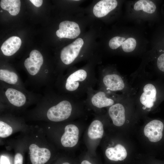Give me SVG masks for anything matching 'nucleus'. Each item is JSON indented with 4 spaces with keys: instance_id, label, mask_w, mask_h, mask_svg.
<instances>
[{
    "instance_id": "nucleus-1",
    "label": "nucleus",
    "mask_w": 164,
    "mask_h": 164,
    "mask_svg": "<svg viewBox=\"0 0 164 164\" xmlns=\"http://www.w3.org/2000/svg\"><path fill=\"white\" fill-rule=\"evenodd\" d=\"M72 111V106L70 102L63 100L50 108L47 111V116L51 121H60L68 118Z\"/></svg>"
},
{
    "instance_id": "nucleus-2",
    "label": "nucleus",
    "mask_w": 164,
    "mask_h": 164,
    "mask_svg": "<svg viewBox=\"0 0 164 164\" xmlns=\"http://www.w3.org/2000/svg\"><path fill=\"white\" fill-rule=\"evenodd\" d=\"M90 74L84 69H79L70 74L65 84L66 89L70 92H77L89 80Z\"/></svg>"
},
{
    "instance_id": "nucleus-3",
    "label": "nucleus",
    "mask_w": 164,
    "mask_h": 164,
    "mask_svg": "<svg viewBox=\"0 0 164 164\" xmlns=\"http://www.w3.org/2000/svg\"><path fill=\"white\" fill-rule=\"evenodd\" d=\"M83 44V39L78 38L64 47L60 54V58L62 61L66 65H69L73 63L78 56Z\"/></svg>"
},
{
    "instance_id": "nucleus-4",
    "label": "nucleus",
    "mask_w": 164,
    "mask_h": 164,
    "mask_svg": "<svg viewBox=\"0 0 164 164\" xmlns=\"http://www.w3.org/2000/svg\"><path fill=\"white\" fill-rule=\"evenodd\" d=\"M164 127L163 123L162 121L159 120H154L145 126L144 134L151 142H158L162 137Z\"/></svg>"
},
{
    "instance_id": "nucleus-5",
    "label": "nucleus",
    "mask_w": 164,
    "mask_h": 164,
    "mask_svg": "<svg viewBox=\"0 0 164 164\" xmlns=\"http://www.w3.org/2000/svg\"><path fill=\"white\" fill-rule=\"evenodd\" d=\"M80 33L77 23L73 21H64L60 23L59 29L56 31V34L59 38L73 39L77 37Z\"/></svg>"
},
{
    "instance_id": "nucleus-6",
    "label": "nucleus",
    "mask_w": 164,
    "mask_h": 164,
    "mask_svg": "<svg viewBox=\"0 0 164 164\" xmlns=\"http://www.w3.org/2000/svg\"><path fill=\"white\" fill-rule=\"evenodd\" d=\"M43 61V56L38 50H32L29 57L24 63V66L29 73L31 75H36L39 71Z\"/></svg>"
},
{
    "instance_id": "nucleus-7",
    "label": "nucleus",
    "mask_w": 164,
    "mask_h": 164,
    "mask_svg": "<svg viewBox=\"0 0 164 164\" xmlns=\"http://www.w3.org/2000/svg\"><path fill=\"white\" fill-rule=\"evenodd\" d=\"M30 159L32 164H44L50 159L51 153L49 149L40 148L34 144L29 147Z\"/></svg>"
},
{
    "instance_id": "nucleus-8",
    "label": "nucleus",
    "mask_w": 164,
    "mask_h": 164,
    "mask_svg": "<svg viewBox=\"0 0 164 164\" xmlns=\"http://www.w3.org/2000/svg\"><path fill=\"white\" fill-rule=\"evenodd\" d=\"M64 130V133L61 139L62 145L66 147L74 146L78 141V128L74 125L69 124L65 127Z\"/></svg>"
},
{
    "instance_id": "nucleus-9",
    "label": "nucleus",
    "mask_w": 164,
    "mask_h": 164,
    "mask_svg": "<svg viewBox=\"0 0 164 164\" xmlns=\"http://www.w3.org/2000/svg\"><path fill=\"white\" fill-rule=\"evenodd\" d=\"M143 91L140 98V102L146 108H151L157 99L158 93L157 89L153 84H148L144 86Z\"/></svg>"
},
{
    "instance_id": "nucleus-10",
    "label": "nucleus",
    "mask_w": 164,
    "mask_h": 164,
    "mask_svg": "<svg viewBox=\"0 0 164 164\" xmlns=\"http://www.w3.org/2000/svg\"><path fill=\"white\" fill-rule=\"evenodd\" d=\"M102 81L106 88L111 91H121L125 86L122 79L117 74L106 75L103 77Z\"/></svg>"
},
{
    "instance_id": "nucleus-11",
    "label": "nucleus",
    "mask_w": 164,
    "mask_h": 164,
    "mask_svg": "<svg viewBox=\"0 0 164 164\" xmlns=\"http://www.w3.org/2000/svg\"><path fill=\"white\" fill-rule=\"evenodd\" d=\"M118 2L116 0H102L94 6L93 12L97 17L101 18L107 15L117 6Z\"/></svg>"
},
{
    "instance_id": "nucleus-12",
    "label": "nucleus",
    "mask_w": 164,
    "mask_h": 164,
    "mask_svg": "<svg viewBox=\"0 0 164 164\" xmlns=\"http://www.w3.org/2000/svg\"><path fill=\"white\" fill-rule=\"evenodd\" d=\"M108 114L115 125L121 126L124 124L125 120V109L121 104L116 103L110 106Z\"/></svg>"
},
{
    "instance_id": "nucleus-13",
    "label": "nucleus",
    "mask_w": 164,
    "mask_h": 164,
    "mask_svg": "<svg viewBox=\"0 0 164 164\" xmlns=\"http://www.w3.org/2000/svg\"><path fill=\"white\" fill-rule=\"evenodd\" d=\"M21 43L20 38L16 36H12L3 43L1 48V51L5 56H12L19 49Z\"/></svg>"
},
{
    "instance_id": "nucleus-14",
    "label": "nucleus",
    "mask_w": 164,
    "mask_h": 164,
    "mask_svg": "<svg viewBox=\"0 0 164 164\" xmlns=\"http://www.w3.org/2000/svg\"><path fill=\"white\" fill-rule=\"evenodd\" d=\"M107 157L112 161H121L125 159L127 153L125 148L122 145L118 144L114 147L107 149L105 151Z\"/></svg>"
},
{
    "instance_id": "nucleus-15",
    "label": "nucleus",
    "mask_w": 164,
    "mask_h": 164,
    "mask_svg": "<svg viewBox=\"0 0 164 164\" xmlns=\"http://www.w3.org/2000/svg\"><path fill=\"white\" fill-rule=\"evenodd\" d=\"M91 101L94 106L99 108L111 106L114 103L113 99L108 97L106 93L102 91L97 92L93 95Z\"/></svg>"
},
{
    "instance_id": "nucleus-16",
    "label": "nucleus",
    "mask_w": 164,
    "mask_h": 164,
    "mask_svg": "<svg viewBox=\"0 0 164 164\" xmlns=\"http://www.w3.org/2000/svg\"><path fill=\"white\" fill-rule=\"evenodd\" d=\"M5 95L9 102L15 106H22L26 102V97L24 94L14 89H8L5 92Z\"/></svg>"
},
{
    "instance_id": "nucleus-17",
    "label": "nucleus",
    "mask_w": 164,
    "mask_h": 164,
    "mask_svg": "<svg viewBox=\"0 0 164 164\" xmlns=\"http://www.w3.org/2000/svg\"><path fill=\"white\" fill-rule=\"evenodd\" d=\"M104 133L102 123L99 120H95L90 125L88 130V137L92 139L101 138Z\"/></svg>"
},
{
    "instance_id": "nucleus-18",
    "label": "nucleus",
    "mask_w": 164,
    "mask_h": 164,
    "mask_svg": "<svg viewBox=\"0 0 164 164\" xmlns=\"http://www.w3.org/2000/svg\"><path fill=\"white\" fill-rule=\"evenodd\" d=\"M0 4L3 9L7 11L12 15H17L20 11L21 2L19 0H2Z\"/></svg>"
},
{
    "instance_id": "nucleus-19",
    "label": "nucleus",
    "mask_w": 164,
    "mask_h": 164,
    "mask_svg": "<svg viewBox=\"0 0 164 164\" xmlns=\"http://www.w3.org/2000/svg\"><path fill=\"white\" fill-rule=\"evenodd\" d=\"M156 7L152 1L149 0H140L134 5V9L136 11L142 10L144 12L152 14L155 11Z\"/></svg>"
},
{
    "instance_id": "nucleus-20",
    "label": "nucleus",
    "mask_w": 164,
    "mask_h": 164,
    "mask_svg": "<svg viewBox=\"0 0 164 164\" xmlns=\"http://www.w3.org/2000/svg\"><path fill=\"white\" fill-rule=\"evenodd\" d=\"M18 76L14 72L7 70H0V79L10 84H16L18 80Z\"/></svg>"
},
{
    "instance_id": "nucleus-21",
    "label": "nucleus",
    "mask_w": 164,
    "mask_h": 164,
    "mask_svg": "<svg viewBox=\"0 0 164 164\" xmlns=\"http://www.w3.org/2000/svg\"><path fill=\"white\" fill-rule=\"evenodd\" d=\"M136 44V40L133 38H129L123 43L121 46L123 50L125 52H130L135 49Z\"/></svg>"
},
{
    "instance_id": "nucleus-22",
    "label": "nucleus",
    "mask_w": 164,
    "mask_h": 164,
    "mask_svg": "<svg viewBox=\"0 0 164 164\" xmlns=\"http://www.w3.org/2000/svg\"><path fill=\"white\" fill-rule=\"evenodd\" d=\"M12 128L7 123L0 121V137L5 138L10 136L12 133Z\"/></svg>"
},
{
    "instance_id": "nucleus-23",
    "label": "nucleus",
    "mask_w": 164,
    "mask_h": 164,
    "mask_svg": "<svg viewBox=\"0 0 164 164\" xmlns=\"http://www.w3.org/2000/svg\"><path fill=\"white\" fill-rule=\"evenodd\" d=\"M125 40L124 37L116 36L111 38L109 42V47L112 49H115L122 45Z\"/></svg>"
},
{
    "instance_id": "nucleus-24",
    "label": "nucleus",
    "mask_w": 164,
    "mask_h": 164,
    "mask_svg": "<svg viewBox=\"0 0 164 164\" xmlns=\"http://www.w3.org/2000/svg\"><path fill=\"white\" fill-rule=\"evenodd\" d=\"M156 64L159 70L161 72L164 73V52L158 56Z\"/></svg>"
},
{
    "instance_id": "nucleus-25",
    "label": "nucleus",
    "mask_w": 164,
    "mask_h": 164,
    "mask_svg": "<svg viewBox=\"0 0 164 164\" xmlns=\"http://www.w3.org/2000/svg\"><path fill=\"white\" fill-rule=\"evenodd\" d=\"M23 157L20 153H17L15 155L14 164H23Z\"/></svg>"
},
{
    "instance_id": "nucleus-26",
    "label": "nucleus",
    "mask_w": 164,
    "mask_h": 164,
    "mask_svg": "<svg viewBox=\"0 0 164 164\" xmlns=\"http://www.w3.org/2000/svg\"><path fill=\"white\" fill-rule=\"evenodd\" d=\"M30 1L37 7H40L43 2V1L42 0H30Z\"/></svg>"
},
{
    "instance_id": "nucleus-27",
    "label": "nucleus",
    "mask_w": 164,
    "mask_h": 164,
    "mask_svg": "<svg viewBox=\"0 0 164 164\" xmlns=\"http://www.w3.org/2000/svg\"><path fill=\"white\" fill-rule=\"evenodd\" d=\"M61 164H71L68 162H63Z\"/></svg>"
},
{
    "instance_id": "nucleus-28",
    "label": "nucleus",
    "mask_w": 164,
    "mask_h": 164,
    "mask_svg": "<svg viewBox=\"0 0 164 164\" xmlns=\"http://www.w3.org/2000/svg\"><path fill=\"white\" fill-rule=\"evenodd\" d=\"M0 12H2V11H1Z\"/></svg>"
}]
</instances>
